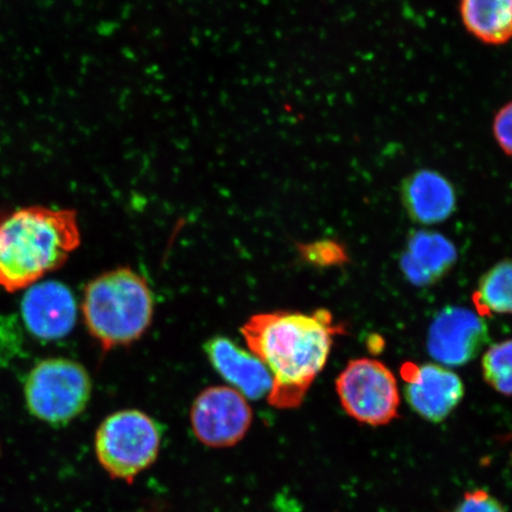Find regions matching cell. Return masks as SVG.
<instances>
[{"instance_id":"6da1fadb","label":"cell","mask_w":512,"mask_h":512,"mask_svg":"<svg viewBox=\"0 0 512 512\" xmlns=\"http://www.w3.org/2000/svg\"><path fill=\"white\" fill-rule=\"evenodd\" d=\"M326 310L307 315L275 311L248 319L241 334L252 354L270 370L273 386L267 401L274 408L302 405L313 381L328 361L334 337L341 334Z\"/></svg>"},{"instance_id":"7a4b0ae2","label":"cell","mask_w":512,"mask_h":512,"mask_svg":"<svg viewBox=\"0 0 512 512\" xmlns=\"http://www.w3.org/2000/svg\"><path fill=\"white\" fill-rule=\"evenodd\" d=\"M81 245L78 214L31 206L0 219V287L15 293L59 271Z\"/></svg>"},{"instance_id":"3957f363","label":"cell","mask_w":512,"mask_h":512,"mask_svg":"<svg viewBox=\"0 0 512 512\" xmlns=\"http://www.w3.org/2000/svg\"><path fill=\"white\" fill-rule=\"evenodd\" d=\"M153 313L151 288L131 268L120 267L99 275L83 294L82 315L87 330L105 351L137 342L150 328Z\"/></svg>"},{"instance_id":"277c9868","label":"cell","mask_w":512,"mask_h":512,"mask_svg":"<svg viewBox=\"0 0 512 512\" xmlns=\"http://www.w3.org/2000/svg\"><path fill=\"white\" fill-rule=\"evenodd\" d=\"M160 440L159 427L151 416L125 409L101 422L95 434L96 458L112 478L131 484L155 464Z\"/></svg>"},{"instance_id":"5b68a950","label":"cell","mask_w":512,"mask_h":512,"mask_svg":"<svg viewBox=\"0 0 512 512\" xmlns=\"http://www.w3.org/2000/svg\"><path fill=\"white\" fill-rule=\"evenodd\" d=\"M92 380L82 364L67 358L37 363L24 384L28 411L51 426H62L85 411Z\"/></svg>"},{"instance_id":"8992f818","label":"cell","mask_w":512,"mask_h":512,"mask_svg":"<svg viewBox=\"0 0 512 512\" xmlns=\"http://www.w3.org/2000/svg\"><path fill=\"white\" fill-rule=\"evenodd\" d=\"M336 390L344 411L363 424L382 426L398 418V383L392 371L379 361H351L338 376Z\"/></svg>"},{"instance_id":"52a82bcc","label":"cell","mask_w":512,"mask_h":512,"mask_svg":"<svg viewBox=\"0 0 512 512\" xmlns=\"http://www.w3.org/2000/svg\"><path fill=\"white\" fill-rule=\"evenodd\" d=\"M192 431L203 445L227 448L246 437L253 421L248 402L238 390L210 387L197 396L192 405Z\"/></svg>"},{"instance_id":"ba28073f","label":"cell","mask_w":512,"mask_h":512,"mask_svg":"<svg viewBox=\"0 0 512 512\" xmlns=\"http://www.w3.org/2000/svg\"><path fill=\"white\" fill-rule=\"evenodd\" d=\"M489 341L484 317L465 307L447 306L428 329L427 350L444 366L462 367L475 360Z\"/></svg>"},{"instance_id":"9c48e42d","label":"cell","mask_w":512,"mask_h":512,"mask_svg":"<svg viewBox=\"0 0 512 512\" xmlns=\"http://www.w3.org/2000/svg\"><path fill=\"white\" fill-rule=\"evenodd\" d=\"M21 312L32 336L53 342L73 331L78 318V305L68 286L49 280L27 288Z\"/></svg>"},{"instance_id":"30bf717a","label":"cell","mask_w":512,"mask_h":512,"mask_svg":"<svg viewBox=\"0 0 512 512\" xmlns=\"http://www.w3.org/2000/svg\"><path fill=\"white\" fill-rule=\"evenodd\" d=\"M401 373L408 405L428 421L445 420L464 398L460 377L437 364L406 363Z\"/></svg>"},{"instance_id":"8fae6325","label":"cell","mask_w":512,"mask_h":512,"mask_svg":"<svg viewBox=\"0 0 512 512\" xmlns=\"http://www.w3.org/2000/svg\"><path fill=\"white\" fill-rule=\"evenodd\" d=\"M206 354L211 366L245 398L260 400L270 394L273 377L264 363L226 337L211 338Z\"/></svg>"},{"instance_id":"7c38bea8","label":"cell","mask_w":512,"mask_h":512,"mask_svg":"<svg viewBox=\"0 0 512 512\" xmlns=\"http://www.w3.org/2000/svg\"><path fill=\"white\" fill-rule=\"evenodd\" d=\"M401 200L408 216L425 226L446 221L457 204L453 185L432 170H419L409 175L401 185Z\"/></svg>"},{"instance_id":"4fadbf2b","label":"cell","mask_w":512,"mask_h":512,"mask_svg":"<svg viewBox=\"0 0 512 512\" xmlns=\"http://www.w3.org/2000/svg\"><path fill=\"white\" fill-rule=\"evenodd\" d=\"M458 258L457 248L444 235L418 230L409 236L400 267L409 283L430 286L451 271Z\"/></svg>"},{"instance_id":"5bb4252c","label":"cell","mask_w":512,"mask_h":512,"mask_svg":"<svg viewBox=\"0 0 512 512\" xmlns=\"http://www.w3.org/2000/svg\"><path fill=\"white\" fill-rule=\"evenodd\" d=\"M467 31L491 46L512 40V0H460Z\"/></svg>"},{"instance_id":"9a60e30c","label":"cell","mask_w":512,"mask_h":512,"mask_svg":"<svg viewBox=\"0 0 512 512\" xmlns=\"http://www.w3.org/2000/svg\"><path fill=\"white\" fill-rule=\"evenodd\" d=\"M479 316L512 315V261H502L483 275L473 294Z\"/></svg>"},{"instance_id":"2e32d148","label":"cell","mask_w":512,"mask_h":512,"mask_svg":"<svg viewBox=\"0 0 512 512\" xmlns=\"http://www.w3.org/2000/svg\"><path fill=\"white\" fill-rule=\"evenodd\" d=\"M484 380L497 392L512 395V339L492 345L482 362Z\"/></svg>"},{"instance_id":"e0dca14e","label":"cell","mask_w":512,"mask_h":512,"mask_svg":"<svg viewBox=\"0 0 512 512\" xmlns=\"http://www.w3.org/2000/svg\"><path fill=\"white\" fill-rule=\"evenodd\" d=\"M454 512H507L503 505L483 489L466 492Z\"/></svg>"},{"instance_id":"ac0fdd59","label":"cell","mask_w":512,"mask_h":512,"mask_svg":"<svg viewBox=\"0 0 512 512\" xmlns=\"http://www.w3.org/2000/svg\"><path fill=\"white\" fill-rule=\"evenodd\" d=\"M494 133L501 149L512 156V102L502 107L496 114Z\"/></svg>"},{"instance_id":"d6986e66","label":"cell","mask_w":512,"mask_h":512,"mask_svg":"<svg viewBox=\"0 0 512 512\" xmlns=\"http://www.w3.org/2000/svg\"><path fill=\"white\" fill-rule=\"evenodd\" d=\"M305 256L319 264H334L337 260H341L344 254L341 247L336 246L334 242H320L306 246Z\"/></svg>"}]
</instances>
